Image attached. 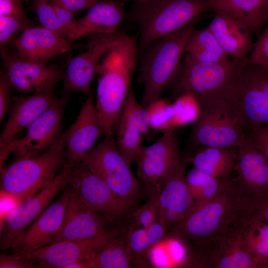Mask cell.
Segmentation results:
<instances>
[{
    "instance_id": "1",
    "label": "cell",
    "mask_w": 268,
    "mask_h": 268,
    "mask_svg": "<svg viewBox=\"0 0 268 268\" xmlns=\"http://www.w3.org/2000/svg\"><path fill=\"white\" fill-rule=\"evenodd\" d=\"M259 200L245 197L234 179L223 181L216 196L194 209L172 227L170 235L188 242L205 262L211 243L222 235L255 220Z\"/></svg>"
},
{
    "instance_id": "2",
    "label": "cell",
    "mask_w": 268,
    "mask_h": 268,
    "mask_svg": "<svg viewBox=\"0 0 268 268\" xmlns=\"http://www.w3.org/2000/svg\"><path fill=\"white\" fill-rule=\"evenodd\" d=\"M138 50L134 37L119 32L98 66L95 106L105 136L113 135L118 128L131 87Z\"/></svg>"
},
{
    "instance_id": "3",
    "label": "cell",
    "mask_w": 268,
    "mask_h": 268,
    "mask_svg": "<svg viewBox=\"0 0 268 268\" xmlns=\"http://www.w3.org/2000/svg\"><path fill=\"white\" fill-rule=\"evenodd\" d=\"M194 22L156 39L145 50L139 75L143 85L140 104L144 107L160 98L164 89L177 79L185 46L195 30Z\"/></svg>"
},
{
    "instance_id": "4",
    "label": "cell",
    "mask_w": 268,
    "mask_h": 268,
    "mask_svg": "<svg viewBox=\"0 0 268 268\" xmlns=\"http://www.w3.org/2000/svg\"><path fill=\"white\" fill-rule=\"evenodd\" d=\"M137 2L134 17L138 26V48L145 51L156 39L186 26L211 9L208 0H146Z\"/></svg>"
},
{
    "instance_id": "5",
    "label": "cell",
    "mask_w": 268,
    "mask_h": 268,
    "mask_svg": "<svg viewBox=\"0 0 268 268\" xmlns=\"http://www.w3.org/2000/svg\"><path fill=\"white\" fill-rule=\"evenodd\" d=\"M67 161L65 134L43 153L15 159L0 169V189L26 199L50 183Z\"/></svg>"
},
{
    "instance_id": "6",
    "label": "cell",
    "mask_w": 268,
    "mask_h": 268,
    "mask_svg": "<svg viewBox=\"0 0 268 268\" xmlns=\"http://www.w3.org/2000/svg\"><path fill=\"white\" fill-rule=\"evenodd\" d=\"M247 57L221 62H193L185 61L175 80L177 96L190 94L199 102L214 98L228 99Z\"/></svg>"
},
{
    "instance_id": "7",
    "label": "cell",
    "mask_w": 268,
    "mask_h": 268,
    "mask_svg": "<svg viewBox=\"0 0 268 268\" xmlns=\"http://www.w3.org/2000/svg\"><path fill=\"white\" fill-rule=\"evenodd\" d=\"M201 114L193 123L191 142L196 146L239 147L248 134L239 115L230 102L214 98L199 103Z\"/></svg>"
},
{
    "instance_id": "8",
    "label": "cell",
    "mask_w": 268,
    "mask_h": 268,
    "mask_svg": "<svg viewBox=\"0 0 268 268\" xmlns=\"http://www.w3.org/2000/svg\"><path fill=\"white\" fill-rule=\"evenodd\" d=\"M82 161L118 196L135 205L141 195V183L132 174L113 135L105 136Z\"/></svg>"
},
{
    "instance_id": "9",
    "label": "cell",
    "mask_w": 268,
    "mask_h": 268,
    "mask_svg": "<svg viewBox=\"0 0 268 268\" xmlns=\"http://www.w3.org/2000/svg\"><path fill=\"white\" fill-rule=\"evenodd\" d=\"M65 165L67 186L89 208L113 223L131 212L134 206L118 196L83 161Z\"/></svg>"
},
{
    "instance_id": "10",
    "label": "cell",
    "mask_w": 268,
    "mask_h": 268,
    "mask_svg": "<svg viewBox=\"0 0 268 268\" xmlns=\"http://www.w3.org/2000/svg\"><path fill=\"white\" fill-rule=\"evenodd\" d=\"M228 100L246 129L268 125V71L248 63Z\"/></svg>"
},
{
    "instance_id": "11",
    "label": "cell",
    "mask_w": 268,
    "mask_h": 268,
    "mask_svg": "<svg viewBox=\"0 0 268 268\" xmlns=\"http://www.w3.org/2000/svg\"><path fill=\"white\" fill-rule=\"evenodd\" d=\"M69 99V94L64 93L28 128L26 135L15 139L0 150V165L3 166L9 154L15 159L38 155L52 147L61 135L63 114Z\"/></svg>"
},
{
    "instance_id": "12",
    "label": "cell",
    "mask_w": 268,
    "mask_h": 268,
    "mask_svg": "<svg viewBox=\"0 0 268 268\" xmlns=\"http://www.w3.org/2000/svg\"><path fill=\"white\" fill-rule=\"evenodd\" d=\"M67 167L65 164L50 183L10 213L0 229L1 249H11L22 232L67 187Z\"/></svg>"
},
{
    "instance_id": "13",
    "label": "cell",
    "mask_w": 268,
    "mask_h": 268,
    "mask_svg": "<svg viewBox=\"0 0 268 268\" xmlns=\"http://www.w3.org/2000/svg\"><path fill=\"white\" fill-rule=\"evenodd\" d=\"M185 162L180 158L163 179L156 194L158 220L168 229L183 220L194 209L195 202L186 180Z\"/></svg>"
},
{
    "instance_id": "14",
    "label": "cell",
    "mask_w": 268,
    "mask_h": 268,
    "mask_svg": "<svg viewBox=\"0 0 268 268\" xmlns=\"http://www.w3.org/2000/svg\"><path fill=\"white\" fill-rule=\"evenodd\" d=\"M124 232L121 227L93 238L68 240L50 244L30 256L42 268H65L75 262L88 260Z\"/></svg>"
},
{
    "instance_id": "15",
    "label": "cell",
    "mask_w": 268,
    "mask_h": 268,
    "mask_svg": "<svg viewBox=\"0 0 268 268\" xmlns=\"http://www.w3.org/2000/svg\"><path fill=\"white\" fill-rule=\"evenodd\" d=\"M178 143L174 131L164 133L153 143L144 146L137 157L135 162L139 181L150 197L157 194L163 179L180 158Z\"/></svg>"
},
{
    "instance_id": "16",
    "label": "cell",
    "mask_w": 268,
    "mask_h": 268,
    "mask_svg": "<svg viewBox=\"0 0 268 268\" xmlns=\"http://www.w3.org/2000/svg\"><path fill=\"white\" fill-rule=\"evenodd\" d=\"M119 32L89 35L86 50L73 58L65 72L63 91L88 93L92 80L104 56L115 43Z\"/></svg>"
},
{
    "instance_id": "17",
    "label": "cell",
    "mask_w": 268,
    "mask_h": 268,
    "mask_svg": "<svg viewBox=\"0 0 268 268\" xmlns=\"http://www.w3.org/2000/svg\"><path fill=\"white\" fill-rule=\"evenodd\" d=\"M4 71L12 88L21 93H39L53 90L64 79L65 72L53 65L39 64L23 61L1 46Z\"/></svg>"
},
{
    "instance_id": "18",
    "label": "cell",
    "mask_w": 268,
    "mask_h": 268,
    "mask_svg": "<svg viewBox=\"0 0 268 268\" xmlns=\"http://www.w3.org/2000/svg\"><path fill=\"white\" fill-rule=\"evenodd\" d=\"M71 194L70 188L67 186L58 199L49 204L16 240L11 248L14 253L30 256L51 243L63 223Z\"/></svg>"
},
{
    "instance_id": "19",
    "label": "cell",
    "mask_w": 268,
    "mask_h": 268,
    "mask_svg": "<svg viewBox=\"0 0 268 268\" xmlns=\"http://www.w3.org/2000/svg\"><path fill=\"white\" fill-rule=\"evenodd\" d=\"M235 182L245 197L260 200L268 196V160L257 148L249 134L238 147Z\"/></svg>"
},
{
    "instance_id": "20",
    "label": "cell",
    "mask_w": 268,
    "mask_h": 268,
    "mask_svg": "<svg viewBox=\"0 0 268 268\" xmlns=\"http://www.w3.org/2000/svg\"><path fill=\"white\" fill-rule=\"evenodd\" d=\"M151 128L146 108L137 102L131 87L118 126L116 143L128 164L136 161L144 146L142 136Z\"/></svg>"
},
{
    "instance_id": "21",
    "label": "cell",
    "mask_w": 268,
    "mask_h": 268,
    "mask_svg": "<svg viewBox=\"0 0 268 268\" xmlns=\"http://www.w3.org/2000/svg\"><path fill=\"white\" fill-rule=\"evenodd\" d=\"M113 223L104 215L89 208L71 190L63 223L50 244L99 236L112 229Z\"/></svg>"
},
{
    "instance_id": "22",
    "label": "cell",
    "mask_w": 268,
    "mask_h": 268,
    "mask_svg": "<svg viewBox=\"0 0 268 268\" xmlns=\"http://www.w3.org/2000/svg\"><path fill=\"white\" fill-rule=\"evenodd\" d=\"M11 41L21 60L47 64L53 57L69 50L73 40L42 26L30 27Z\"/></svg>"
},
{
    "instance_id": "23",
    "label": "cell",
    "mask_w": 268,
    "mask_h": 268,
    "mask_svg": "<svg viewBox=\"0 0 268 268\" xmlns=\"http://www.w3.org/2000/svg\"><path fill=\"white\" fill-rule=\"evenodd\" d=\"M65 134L66 163L71 165L81 161L103 134L92 95L86 99L76 120Z\"/></svg>"
},
{
    "instance_id": "24",
    "label": "cell",
    "mask_w": 268,
    "mask_h": 268,
    "mask_svg": "<svg viewBox=\"0 0 268 268\" xmlns=\"http://www.w3.org/2000/svg\"><path fill=\"white\" fill-rule=\"evenodd\" d=\"M57 99L53 90L28 96H13L11 112L0 136V150L8 146L22 130L28 127Z\"/></svg>"
},
{
    "instance_id": "25",
    "label": "cell",
    "mask_w": 268,
    "mask_h": 268,
    "mask_svg": "<svg viewBox=\"0 0 268 268\" xmlns=\"http://www.w3.org/2000/svg\"><path fill=\"white\" fill-rule=\"evenodd\" d=\"M249 222L213 240L208 249L205 263L215 268H259L246 245L245 232Z\"/></svg>"
},
{
    "instance_id": "26",
    "label": "cell",
    "mask_w": 268,
    "mask_h": 268,
    "mask_svg": "<svg viewBox=\"0 0 268 268\" xmlns=\"http://www.w3.org/2000/svg\"><path fill=\"white\" fill-rule=\"evenodd\" d=\"M124 5L122 0L98 1L84 16L74 21L68 38L73 41L86 35L117 32L124 17Z\"/></svg>"
},
{
    "instance_id": "27",
    "label": "cell",
    "mask_w": 268,
    "mask_h": 268,
    "mask_svg": "<svg viewBox=\"0 0 268 268\" xmlns=\"http://www.w3.org/2000/svg\"><path fill=\"white\" fill-rule=\"evenodd\" d=\"M207 27L229 58H243L252 51L251 31L231 15L215 10L214 16Z\"/></svg>"
},
{
    "instance_id": "28",
    "label": "cell",
    "mask_w": 268,
    "mask_h": 268,
    "mask_svg": "<svg viewBox=\"0 0 268 268\" xmlns=\"http://www.w3.org/2000/svg\"><path fill=\"white\" fill-rule=\"evenodd\" d=\"M238 151V147L201 146L185 161L198 170L223 179L234 171Z\"/></svg>"
},
{
    "instance_id": "29",
    "label": "cell",
    "mask_w": 268,
    "mask_h": 268,
    "mask_svg": "<svg viewBox=\"0 0 268 268\" xmlns=\"http://www.w3.org/2000/svg\"><path fill=\"white\" fill-rule=\"evenodd\" d=\"M211 9L225 12L259 34L268 20V0H209Z\"/></svg>"
},
{
    "instance_id": "30",
    "label": "cell",
    "mask_w": 268,
    "mask_h": 268,
    "mask_svg": "<svg viewBox=\"0 0 268 268\" xmlns=\"http://www.w3.org/2000/svg\"><path fill=\"white\" fill-rule=\"evenodd\" d=\"M184 52L185 61L189 62H221L229 59L207 27L192 32Z\"/></svg>"
},
{
    "instance_id": "31",
    "label": "cell",
    "mask_w": 268,
    "mask_h": 268,
    "mask_svg": "<svg viewBox=\"0 0 268 268\" xmlns=\"http://www.w3.org/2000/svg\"><path fill=\"white\" fill-rule=\"evenodd\" d=\"M89 268H128L133 265L123 232L88 260Z\"/></svg>"
},
{
    "instance_id": "32",
    "label": "cell",
    "mask_w": 268,
    "mask_h": 268,
    "mask_svg": "<svg viewBox=\"0 0 268 268\" xmlns=\"http://www.w3.org/2000/svg\"><path fill=\"white\" fill-rule=\"evenodd\" d=\"M221 179L194 168L186 174V182L195 202L194 209L206 203L216 196L223 182Z\"/></svg>"
},
{
    "instance_id": "33",
    "label": "cell",
    "mask_w": 268,
    "mask_h": 268,
    "mask_svg": "<svg viewBox=\"0 0 268 268\" xmlns=\"http://www.w3.org/2000/svg\"><path fill=\"white\" fill-rule=\"evenodd\" d=\"M247 249L259 268L268 263V223L253 220L247 225L245 232Z\"/></svg>"
},
{
    "instance_id": "34",
    "label": "cell",
    "mask_w": 268,
    "mask_h": 268,
    "mask_svg": "<svg viewBox=\"0 0 268 268\" xmlns=\"http://www.w3.org/2000/svg\"><path fill=\"white\" fill-rule=\"evenodd\" d=\"M146 108L151 128L163 133L174 131L176 127L172 104L160 98L151 103Z\"/></svg>"
},
{
    "instance_id": "35",
    "label": "cell",
    "mask_w": 268,
    "mask_h": 268,
    "mask_svg": "<svg viewBox=\"0 0 268 268\" xmlns=\"http://www.w3.org/2000/svg\"><path fill=\"white\" fill-rule=\"evenodd\" d=\"M32 6L42 26L68 38L72 27L61 20L50 0H33Z\"/></svg>"
},
{
    "instance_id": "36",
    "label": "cell",
    "mask_w": 268,
    "mask_h": 268,
    "mask_svg": "<svg viewBox=\"0 0 268 268\" xmlns=\"http://www.w3.org/2000/svg\"><path fill=\"white\" fill-rule=\"evenodd\" d=\"M172 105L176 127L194 123L200 115V104L191 94H184L177 96Z\"/></svg>"
},
{
    "instance_id": "37",
    "label": "cell",
    "mask_w": 268,
    "mask_h": 268,
    "mask_svg": "<svg viewBox=\"0 0 268 268\" xmlns=\"http://www.w3.org/2000/svg\"><path fill=\"white\" fill-rule=\"evenodd\" d=\"M158 206L156 194L150 197L143 205L132 212L128 217L132 218L128 231L139 228H147L158 218Z\"/></svg>"
},
{
    "instance_id": "38",
    "label": "cell",
    "mask_w": 268,
    "mask_h": 268,
    "mask_svg": "<svg viewBox=\"0 0 268 268\" xmlns=\"http://www.w3.org/2000/svg\"><path fill=\"white\" fill-rule=\"evenodd\" d=\"M127 242L132 263L141 265L147 257L149 245L146 229L139 228L127 231Z\"/></svg>"
},
{
    "instance_id": "39",
    "label": "cell",
    "mask_w": 268,
    "mask_h": 268,
    "mask_svg": "<svg viewBox=\"0 0 268 268\" xmlns=\"http://www.w3.org/2000/svg\"><path fill=\"white\" fill-rule=\"evenodd\" d=\"M27 16L0 14V44L1 46L10 41L13 36L30 27Z\"/></svg>"
},
{
    "instance_id": "40",
    "label": "cell",
    "mask_w": 268,
    "mask_h": 268,
    "mask_svg": "<svg viewBox=\"0 0 268 268\" xmlns=\"http://www.w3.org/2000/svg\"><path fill=\"white\" fill-rule=\"evenodd\" d=\"M248 63L268 71V23L253 47Z\"/></svg>"
},
{
    "instance_id": "41",
    "label": "cell",
    "mask_w": 268,
    "mask_h": 268,
    "mask_svg": "<svg viewBox=\"0 0 268 268\" xmlns=\"http://www.w3.org/2000/svg\"><path fill=\"white\" fill-rule=\"evenodd\" d=\"M26 200L20 196L0 189V229L10 213Z\"/></svg>"
},
{
    "instance_id": "42",
    "label": "cell",
    "mask_w": 268,
    "mask_h": 268,
    "mask_svg": "<svg viewBox=\"0 0 268 268\" xmlns=\"http://www.w3.org/2000/svg\"><path fill=\"white\" fill-rule=\"evenodd\" d=\"M0 268H36L39 266L29 255L14 253L7 255L0 254Z\"/></svg>"
},
{
    "instance_id": "43",
    "label": "cell",
    "mask_w": 268,
    "mask_h": 268,
    "mask_svg": "<svg viewBox=\"0 0 268 268\" xmlns=\"http://www.w3.org/2000/svg\"><path fill=\"white\" fill-rule=\"evenodd\" d=\"M249 131L255 146L268 160V125L256 127Z\"/></svg>"
},
{
    "instance_id": "44",
    "label": "cell",
    "mask_w": 268,
    "mask_h": 268,
    "mask_svg": "<svg viewBox=\"0 0 268 268\" xmlns=\"http://www.w3.org/2000/svg\"><path fill=\"white\" fill-rule=\"evenodd\" d=\"M12 88L11 83L4 71L0 75V122H1L9 110L10 104L9 93Z\"/></svg>"
},
{
    "instance_id": "45",
    "label": "cell",
    "mask_w": 268,
    "mask_h": 268,
    "mask_svg": "<svg viewBox=\"0 0 268 268\" xmlns=\"http://www.w3.org/2000/svg\"><path fill=\"white\" fill-rule=\"evenodd\" d=\"M167 229L158 219L146 228L150 248L160 243L166 237Z\"/></svg>"
},
{
    "instance_id": "46",
    "label": "cell",
    "mask_w": 268,
    "mask_h": 268,
    "mask_svg": "<svg viewBox=\"0 0 268 268\" xmlns=\"http://www.w3.org/2000/svg\"><path fill=\"white\" fill-rule=\"evenodd\" d=\"M23 0H0V14L26 16Z\"/></svg>"
},
{
    "instance_id": "47",
    "label": "cell",
    "mask_w": 268,
    "mask_h": 268,
    "mask_svg": "<svg viewBox=\"0 0 268 268\" xmlns=\"http://www.w3.org/2000/svg\"><path fill=\"white\" fill-rule=\"evenodd\" d=\"M98 1V0H65L55 3L75 12L89 8Z\"/></svg>"
},
{
    "instance_id": "48",
    "label": "cell",
    "mask_w": 268,
    "mask_h": 268,
    "mask_svg": "<svg viewBox=\"0 0 268 268\" xmlns=\"http://www.w3.org/2000/svg\"><path fill=\"white\" fill-rule=\"evenodd\" d=\"M255 220H260L268 223V196L260 200Z\"/></svg>"
},
{
    "instance_id": "49",
    "label": "cell",
    "mask_w": 268,
    "mask_h": 268,
    "mask_svg": "<svg viewBox=\"0 0 268 268\" xmlns=\"http://www.w3.org/2000/svg\"><path fill=\"white\" fill-rule=\"evenodd\" d=\"M65 268H89V265L88 260H85L70 264Z\"/></svg>"
},
{
    "instance_id": "50",
    "label": "cell",
    "mask_w": 268,
    "mask_h": 268,
    "mask_svg": "<svg viewBox=\"0 0 268 268\" xmlns=\"http://www.w3.org/2000/svg\"><path fill=\"white\" fill-rule=\"evenodd\" d=\"M124 3L125 2H127V1H132V0H134V1H144V0H121Z\"/></svg>"
},
{
    "instance_id": "51",
    "label": "cell",
    "mask_w": 268,
    "mask_h": 268,
    "mask_svg": "<svg viewBox=\"0 0 268 268\" xmlns=\"http://www.w3.org/2000/svg\"><path fill=\"white\" fill-rule=\"evenodd\" d=\"M50 0L55 3H59L65 0Z\"/></svg>"
},
{
    "instance_id": "52",
    "label": "cell",
    "mask_w": 268,
    "mask_h": 268,
    "mask_svg": "<svg viewBox=\"0 0 268 268\" xmlns=\"http://www.w3.org/2000/svg\"><path fill=\"white\" fill-rule=\"evenodd\" d=\"M263 268H268V263L266 265H265L263 267Z\"/></svg>"
},
{
    "instance_id": "53",
    "label": "cell",
    "mask_w": 268,
    "mask_h": 268,
    "mask_svg": "<svg viewBox=\"0 0 268 268\" xmlns=\"http://www.w3.org/2000/svg\"><path fill=\"white\" fill-rule=\"evenodd\" d=\"M24 0V1H25L27 3H28L29 2V0Z\"/></svg>"
},
{
    "instance_id": "54",
    "label": "cell",
    "mask_w": 268,
    "mask_h": 268,
    "mask_svg": "<svg viewBox=\"0 0 268 268\" xmlns=\"http://www.w3.org/2000/svg\"></svg>"
}]
</instances>
